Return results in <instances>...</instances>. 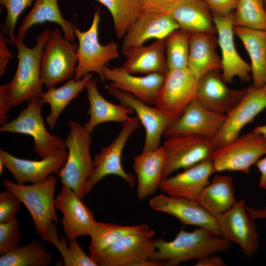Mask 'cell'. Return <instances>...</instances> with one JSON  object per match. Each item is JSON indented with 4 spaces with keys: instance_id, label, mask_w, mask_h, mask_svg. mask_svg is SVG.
I'll return each mask as SVG.
<instances>
[{
    "instance_id": "obj_1",
    "label": "cell",
    "mask_w": 266,
    "mask_h": 266,
    "mask_svg": "<svg viewBox=\"0 0 266 266\" xmlns=\"http://www.w3.org/2000/svg\"><path fill=\"white\" fill-rule=\"evenodd\" d=\"M152 241L156 248L153 261L162 262L167 266H178L182 262L225 252L233 243L200 227L191 232L181 228L171 241L160 238Z\"/></svg>"
},
{
    "instance_id": "obj_2",
    "label": "cell",
    "mask_w": 266,
    "mask_h": 266,
    "mask_svg": "<svg viewBox=\"0 0 266 266\" xmlns=\"http://www.w3.org/2000/svg\"><path fill=\"white\" fill-rule=\"evenodd\" d=\"M51 30L47 28L35 38L36 43L28 47L23 39L16 36L14 44L17 51V66L11 81L4 84L11 107L26 100L40 96L43 92L41 80L42 52Z\"/></svg>"
},
{
    "instance_id": "obj_3",
    "label": "cell",
    "mask_w": 266,
    "mask_h": 266,
    "mask_svg": "<svg viewBox=\"0 0 266 266\" xmlns=\"http://www.w3.org/2000/svg\"><path fill=\"white\" fill-rule=\"evenodd\" d=\"M66 125L69 132L65 141L68 156L57 175L63 186L72 190L83 200L85 183L94 169L90 154L92 136L77 122L69 120Z\"/></svg>"
},
{
    "instance_id": "obj_4",
    "label": "cell",
    "mask_w": 266,
    "mask_h": 266,
    "mask_svg": "<svg viewBox=\"0 0 266 266\" xmlns=\"http://www.w3.org/2000/svg\"><path fill=\"white\" fill-rule=\"evenodd\" d=\"M100 20V9H97L93 16L90 28L85 31L75 29V35L78 41L76 51L77 64L74 76L75 80H80L92 72L98 74L101 81L105 80L103 68L111 60L120 56L117 42L111 41L105 45L99 39V26Z\"/></svg>"
},
{
    "instance_id": "obj_5",
    "label": "cell",
    "mask_w": 266,
    "mask_h": 266,
    "mask_svg": "<svg viewBox=\"0 0 266 266\" xmlns=\"http://www.w3.org/2000/svg\"><path fill=\"white\" fill-rule=\"evenodd\" d=\"M57 183V178L51 175L42 182L30 185L7 179L2 182L5 189L16 195L26 207L40 236L47 233L52 222H58L54 199Z\"/></svg>"
},
{
    "instance_id": "obj_6",
    "label": "cell",
    "mask_w": 266,
    "mask_h": 266,
    "mask_svg": "<svg viewBox=\"0 0 266 266\" xmlns=\"http://www.w3.org/2000/svg\"><path fill=\"white\" fill-rule=\"evenodd\" d=\"M59 27L51 31L41 57V80L47 89L74 76L78 44L66 38Z\"/></svg>"
},
{
    "instance_id": "obj_7",
    "label": "cell",
    "mask_w": 266,
    "mask_h": 266,
    "mask_svg": "<svg viewBox=\"0 0 266 266\" xmlns=\"http://www.w3.org/2000/svg\"><path fill=\"white\" fill-rule=\"evenodd\" d=\"M155 231L126 235L98 253H90V258L99 266H160L155 262L156 248L151 238Z\"/></svg>"
},
{
    "instance_id": "obj_8",
    "label": "cell",
    "mask_w": 266,
    "mask_h": 266,
    "mask_svg": "<svg viewBox=\"0 0 266 266\" xmlns=\"http://www.w3.org/2000/svg\"><path fill=\"white\" fill-rule=\"evenodd\" d=\"M45 104L39 97L28 100L27 107L23 109L14 120L0 126L2 132L28 134L33 139V150L41 158L55 151L66 149L65 141L61 137L53 135L46 130L41 115Z\"/></svg>"
},
{
    "instance_id": "obj_9",
    "label": "cell",
    "mask_w": 266,
    "mask_h": 266,
    "mask_svg": "<svg viewBox=\"0 0 266 266\" xmlns=\"http://www.w3.org/2000/svg\"><path fill=\"white\" fill-rule=\"evenodd\" d=\"M140 125L137 116L131 117L123 123L121 130L112 141L102 147L99 153L94 155V169L91 176L85 183L84 188L85 196L92 191L97 183L109 175L121 177L133 188L134 176L124 169L122 164V155L130 136L140 127Z\"/></svg>"
},
{
    "instance_id": "obj_10",
    "label": "cell",
    "mask_w": 266,
    "mask_h": 266,
    "mask_svg": "<svg viewBox=\"0 0 266 266\" xmlns=\"http://www.w3.org/2000/svg\"><path fill=\"white\" fill-rule=\"evenodd\" d=\"M163 146L166 158L162 179L179 169L211 160L217 148L213 138L197 135L171 136L166 138Z\"/></svg>"
},
{
    "instance_id": "obj_11",
    "label": "cell",
    "mask_w": 266,
    "mask_h": 266,
    "mask_svg": "<svg viewBox=\"0 0 266 266\" xmlns=\"http://www.w3.org/2000/svg\"><path fill=\"white\" fill-rule=\"evenodd\" d=\"M266 155V140L253 131L217 147L211 160L216 172L239 171L248 174L251 166Z\"/></svg>"
},
{
    "instance_id": "obj_12",
    "label": "cell",
    "mask_w": 266,
    "mask_h": 266,
    "mask_svg": "<svg viewBox=\"0 0 266 266\" xmlns=\"http://www.w3.org/2000/svg\"><path fill=\"white\" fill-rule=\"evenodd\" d=\"M198 79L188 68L168 70L155 106L176 119L195 99Z\"/></svg>"
},
{
    "instance_id": "obj_13",
    "label": "cell",
    "mask_w": 266,
    "mask_h": 266,
    "mask_svg": "<svg viewBox=\"0 0 266 266\" xmlns=\"http://www.w3.org/2000/svg\"><path fill=\"white\" fill-rule=\"evenodd\" d=\"M221 236L236 243L247 258L252 257L259 247L260 233L248 213L244 200L236 201L228 211L216 218Z\"/></svg>"
},
{
    "instance_id": "obj_14",
    "label": "cell",
    "mask_w": 266,
    "mask_h": 266,
    "mask_svg": "<svg viewBox=\"0 0 266 266\" xmlns=\"http://www.w3.org/2000/svg\"><path fill=\"white\" fill-rule=\"evenodd\" d=\"M108 92L120 103L132 108L145 131L142 152L159 147L161 137L166 128L176 119L166 114L156 106L152 107L133 95L109 85H104Z\"/></svg>"
},
{
    "instance_id": "obj_15",
    "label": "cell",
    "mask_w": 266,
    "mask_h": 266,
    "mask_svg": "<svg viewBox=\"0 0 266 266\" xmlns=\"http://www.w3.org/2000/svg\"><path fill=\"white\" fill-rule=\"evenodd\" d=\"M226 116L206 108L194 99L166 128L163 136L167 138L173 135H197L213 138L222 128Z\"/></svg>"
},
{
    "instance_id": "obj_16",
    "label": "cell",
    "mask_w": 266,
    "mask_h": 266,
    "mask_svg": "<svg viewBox=\"0 0 266 266\" xmlns=\"http://www.w3.org/2000/svg\"><path fill=\"white\" fill-rule=\"evenodd\" d=\"M149 205L174 216L184 225L202 228L221 236L216 218L196 200L160 194L150 199Z\"/></svg>"
},
{
    "instance_id": "obj_17",
    "label": "cell",
    "mask_w": 266,
    "mask_h": 266,
    "mask_svg": "<svg viewBox=\"0 0 266 266\" xmlns=\"http://www.w3.org/2000/svg\"><path fill=\"white\" fill-rule=\"evenodd\" d=\"M226 83L219 70L207 72L198 80L195 99L206 108L227 115L242 100L248 87L232 89Z\"/></svg>"
},
{
    "instance_id": "obj_18",
    "label": "cell",
    "mask_w": 266,
    "mask_h": 266,
    "mask_svg": "<svg viewBox=\"0 0 266 266\" xmlns=\"http://www.w3.org/2000/svg\"><path fill=\"white\" fill-rule=\"evenodd\" d=\"M67 156L66 149H62L41 160H30L16 157L0 149V158L19 184L40 182L48 178L51 173L57 174L66 164Z\"/></svg>"
},
{
    "instance_id": "obj_19",
    "label": "cell",
    "mask_w": 266,
    "mask_h": 266,
    "mask_svg": "<svg viewBox=\"0 0 266 266\" xmlns=\"http://www.w3.org/2000/svg\"><path fill=\"white\" fill-rule=\"evenodd\" d=\"M266 108V94L253 86L242 100L227 115L218 134L213 138L217 147L227 145L239 136L242 129Z\"/></svg>"
},
{
    "instance_id": "obj_20",
    "label": "cell",
    "mask_w": 266,
    "mask_h": 266,
    "mask_svg": "<svg viewBox=\"0 0 266 266\" xmlns=\"http://www.w3.org/2000/svg\"><path fill=\"white\" fill-rule=\"evenodd\" d=\"M233 13L225 17L212 15L222 54V75L226 82L235 77L246 82L251 79V67L238 54L234 45Z\"/></svg>"
},
{
    "instance_id": "obj_21",
    "label": "cell",
    "mask_w": 266,
    "mask_h": 266,
    "mask_svg": "<svg viewBox=\"0 0 266 266\" xmlns=\"http://www.w3.org/2000/svg\"><path fill=\"white\" fill-rule=\"evenodd\" d=\"M55 206L63 213L64 231L68 239L89 235L96 221L94 215L72 190L62 186L55 199Z\"/></svg>"
},
{
    "instance_id": "obj_22",
    "label": "cell",
    "mask_w": 266,
    "mask_h": 266,
    "mask_svg": "<svg viewBox=\"0 0 266 266\" xmlns=\"http://www.w3.org/2000/svg\"><path fill=\"white\" fill-rule=\"evenodd\" d=\"M103 72L105 80L111 81L109 85L129 93L149 105L155 104L166 77L165 74L157 73L134 76L122 66L109 68L105 66Z\"/></svg>"
},
{
    "instance_id": "obj_23",
    "label": "cell",
    "mask_w": 266,
    "mask_h": 266,
    "mask_svg": "<svg viewBox=\"0 0 266 266\" xmlns=\"http://www.w3.org/2000/svg\"><path fill=\"white\" fill-rule=\"evenodd\" d=\"M216 172L211 160H207L176 175L163 179L159 189L167 195L196 200Z\"/></svg>"
},
{
    "instance_id": "obj_24",
    "label": "cell",
    "mask_w": 266,
    "mask_h": 266,
    "mask_svg": "<svg viewBox=\"0 0 266 266\" xmlns=\"http://www.w3.org/2000/svg\"><path fill=\"white\" fill-rule=\"evenodd\" d=\"M178 29L170 13H142L123 38L122 49L143 45L150 39H165Z\"/></svg>"
},
{
    "instance_id": "obj_25",
    "label": "cell",
    "mask_w": 266,
    "mask_h": 266,
    "mask_svg": "<svg viewBox=\"0 0 266 266\" xmlns=\"http://www.w3.org/2000/svg\"><path fill=\"white\" fill-rule=\"evenodd\" d=\"M121 53L126 58L122 67L131 74L157 73L166 75L168 71L165 39H157L147 46L122 49Z\"/></svg>"
},
{
    "instance_id": "obj_26",
    "label": "cell",
    "mask_w": 266,
    "mask_h": 266,
    "mask_svg": "<svg viewBox=\"0 0 266 266\" xmlns=\"http://www.w3.org/2000/svg\"><path fill=\"white\" fill-rule=\"evenodd\" d=\"M87 98L89 103L88 121L83 125L85 130L92 133L100 124L116 122L122 124L131 118L134 110L122 104H113L104 99L100 93L97 81L91 79L86 86Z\"/></svg>"
},
{
    "instance_id": "obj_27",
    "label": "cell",
    "mask_w": 266,
    "mask_h": 266,
    "mask_svg": "<svg viewBox=\"0 0 266 266\" xmlns=\"http://www.w3.org/2000/svg\"><path fill=\"white\" fill-rule=\"evenodd\" d=\"M166 154L163 145L154 150L141 152L133 159V167L137 177V198L143 200L159 188Z\"/></svg>"
},
{
    "instance_id": "obj_28",
    "label": "cell",
    "mask_w": 266,
    "mask_h": 266,
    "mask_svg": "<svg viewBox=\"0 0 266 266\" xmlns=\"http://www.w3.org/2000/svg\"><path fill=\"white\" fill-rule=\"evenodd\" d=\"M170 14L179 28L190 34H217L212 14L203 0H176Z\"/></svg>"
},
{
    "instance_id": "obj_29",
    "label": "cell",
    "mask_w": 266,
    "mask_h": 266,
    "mask_svg": "<svg viewBox=\"0 0 266 266\" xmlns=\"http://www.w3.org/2000/svg\"><path fill=\"white\" fill-rule=\"evenodd\" d=\"M218 44L216 35L205 33L190 34L188 68L199 80L213 70H222L221 58L216 48Z\"/></svg>"
},
{
    "instance_id": "obj_30",
    "label": "cell",
    "mask_w": 266,
    "mask_h": 266,
    "mask_svg": "<svg viewBox=\"0 0 266 266\" xmlns=\"http://www.w3.org/2000/svg\"><path fill=\"white\" fill-rule=\"evenodd\" d=\"M45 22H52L60 26L64 37L75 42L76 26L62 15L58 0H35L33 7L24 17L18 29L17 36L24 39L27 32L33 26Z\"/></svg>"
},
{
    "instance_id": "obj_31",
    "label": "cell",
    "mask_w": 266,
    "mask_h": 266,
    "mask_svg": "<svg viewBox=\"0 0 266 266\" xmlns=\"http://www.w3.org/2000/svg\"><path fill=\"white\" fill-rule=\"evenodd\" d=\"M233 32L249 54L253 86L262 89L266 84V31L233 26Z\"/></svg>"
},
{
    "instance_id": "obj_32",
    "label": "cell",
    "mask_w": 266,
    "mask_h": 266,
    "mask_svg": "<svg viewBox=\"0 0 266 266\" xmlns=\"http://www.w3.org/2000/svg\"><path fill=\"white\" fill-rule=\"evenodd\" d=\"M216 218L230 209L236 203L233 178L228 175H215L196 200Z\"/></svg>"
},
{
    "instance_id": "obj_33",
    "label": "cell",
    "mask_w": 266,
    "mask_h": 266,
    "mask_svg": "<svg viewBox=\"0 0 266 266\" xmlns=\"http://www.w3.org/2000/svg\"><path fill=\"white\" fill-rule=\"evenodd\" d=\"M92 77V73H89L80 80L71 78L60 87L48 89L40 95L44 103H48L50 106V113L46 122L51 130L54 129L66 105L86 88V84Z\"/></svg>"
},
{
    "instance_id": "obj_34",
    "label": "cell",
    "mask_w": 266,
    "mask_h": 266,
    "mask_svg": "<svg viewBox=\"0 0 266 266\" xmlns=\"http://www.w3.org/2000/svg\"><path fill=\"white\" fill-rule=\"evenodd\" d=\"M154 231L146 224L136 225H118L96 221L90 231V253H98L131 234L147 233Z\"/></svg>"
},
{
    "instance_id": "obj_35",
    "label": "cell",
    "mask_w": 266,
    "mask_h": 266,
    "mask_svg": "<svg viewBox=\"0 0 266 266\" xmlns=\"http://www.w3.org/2000/svg\"><path fill=\"white\" fill-rule=\"evenodd\" d=\"M52 257L37 239L0 257V266H48Z\"/></svg>"
},
{
    "instance_id": "obj_36",
    "label": "cell",
    "mask_w": 266,
    "mask_h": 266,
    "mask_svg": "<svg viewBox=\"0 0 266 266\" xmlns=\"http://www.w3.org/2000/svg\"><path fill=\"white\" fill-rule=\"evenodd\" d=\"M110 12L117 38H123L128 29L142 13L140 0H96Z\"/></svg>"
},
{
    "instance_id": "obj_37",
    "label": "cell",
    "mask_w": 266,
    "mask_h": 266,
    "mask_svg": "<svg viewBox=\"0 0 266 266\" xmlns=\"http://www.w3.org/2000/svg\"><path fill=\"white\" fill-rule=\"evenodd\" d=\"M44 241L53 244L60 253L65 266H98L81 248L76 238L68 239L60 237L55 222H52L47 233L41 236Z\"/></svg>"
},
{
    "instance_id": "obj_38",
    "label": "cell",
    "mask_w": 266,
    "mask_h": 266,
    "mask_svg": "<svg viewBox=\"0 0 266 266\" xmlns=\"http://www.w3.org/2000/svg\"><path fill=\"white\" fill-rule=\"evenodd\" d=\"M234 27L266 31V10L264 0H238L233 13Z\"/></svg>"
},
{
    "instance_id": "obj_39",
    "label": "cell",
    "mask_w": 266,
    "mask_h": 266,
    "mask_svg": "<svg viewBox=\"0 0 266 266\" xmlns=\"http://www.w3.org/2000/svg\"><path fill=\"white\" fill-rule=\"evenodd\" d=\"M190 37V33L178 29L165 38L168 70L188 67Z\"/></svg>"
},
{
    "instance_id": "obj_40",
    "label": "cell",
    "mask_w": 266,
    "mask_h": 266,
    "mask_svg": "<svg viewBox=\"0 0 266 266\" xmlns=\"http://www.w3.org/2000/svg\"><path fill=\"white\" fill-rule=\"evenodd\" d=\"M35 0H0V3L6 9V15L2 32L12 44L14 43L15 30L20 15Z\"/></svg>"
},
{
    "instance_id": "obj_41",
    "label": "cell",
    "mask_w": 266,
    "mask_h": 266,
    "mask_svg": "<svg viewBox=\"0 0 266 266\" xmlns=\"http://www.w3.org/2000/svg\"><path fill=\"white\" fill-rule=\"evenodd\" d=\"M21 239L19 221L16 217L0 223V254L6 253L18 247Z\"/></svg>"
},
{
    "instance_id": "obj_42",
    "label": "cell",
    "mask_w": 266,
    "mask_h": 266,
    "mask_svg": "<svg viewBox=\"0 0 266 266\" xmlns=\"http://www.w3.org/2000/svg\"><path fill=\"white\" fill-rule=\"evenodd\" d=\"M21 201L11 191L6 190L0 193V223H5L16 217Z\"/></svg>"
},
{
    "instance_id": "obj_43",
    "label": "cell",
    "mask_w": 266,
    "mask_h": 266,
    "mask_svg": "<svg viewBox=\"0 0 266 266\" xmlns=\"http://www.w3.org/2000/svg\"><path fill=\"white\" fill-rule=\"evenodd\" d=\"M238 0H203L212 15L225 17L235 10Z\"/></svg>"
},
{
    "instance_id": "obj_44",
    "label": "cell",
    "mask_w": 266,
    "mask_h": 266,
    "mask_svg": "<svg viewBox=\"0 0 266 266\" xmlns=\"http://www.w3.org/2000/svg\"><path fill=\"white\" fill-rule=\"evenodd\" d=\"M142 13H170L176 0H140Z\"/></svg>"
},
{
    "instance_id": "obj_45",
    "label": "cell",
    "mask_w": 266,
    "mask_h": 266,
    "mask_svg": "<svg viewBox=\"0 0 266 266\" xmlns=\"http://www.w3.org/2000/svg\"><path fill=\"white\" fill-rule=\"evenodd\" d=\"M10 42L2 32L0 33V76L5 73L8 65L13 56L8 49V44Z\"/></svg>"
},
{
    "instance_id": "obj_46",
    "label": "cell",
    "mask_w": 266,
    "mask_h": 266,
    "mask_svg": "<svg viewBox=\"0 0 266 266\" xmlns=\"http://www.w3.org/2000/svg\"><path fill=\"white\" fill-rule=\"evenodd\" d=\"M11 107L4 85L0 86V125L2 126L7 122L8 111Z\"/></svg>"
},
{
    "instance_id": "obj_47",
    "label": "cell",
    "mask_w": 266,
    "mask_h": 266,
    "mask_svg": "<svg viewBox=\"0 0 266 266\" xmlns=\"http://www.w3.org/2000/svg\"><path fill=\"white\" fill-rule=\"evenodd\" d=\"M227 264L220 256L211 254L197 260L196 266H225Z\"/></svg>"
},
{
    "instance_id": "obj_48",
    "label": "cell",
    "mask_w": 266,
    "mask_h": 266,
    "mask_svg": "<svg viewBox=\"0 0 266 266\" xmlns=\"http://www.w3.org/2000/svg\"><path fill=\"white\" fill-rule=\"evenodd\" d=\"M256 165L260 173L259 186L261 189L266 190V155L261 158Z\"/></svg>"
},
{
    "instance_id": "obj_49",
    "label": "cell",
    "mask_w": 266,
    "mask_h": 266,
    "mask_svg": "<svg viewBox=\"0 0 266 266\" xmlns=\"http://www.w3.org/2000/svg\"><path fill=\"white\" fill-rule=\"evenodd\" d=\"M246 208L250 216L254 220L260 219H266V206L255 208L246 206Z\"/></svg>"
},
{
    "instance_id": "obj_50",
    "label": "cell",
    "mask_w": 266,
    "mask_h": 266,
    "mask_svg": "<svg viewBox=\"0 0 266 266\" xmlns=\"http://www.w3.org/2000/svg\"><path fill=\"white\" fill-rule=\"evenodd\" d=\"M253 131L261 134L266 140V124L255 127Z\"/></svg>"
},
{
    "instance_id": "obj_51",
    "label": "cell",
    "mask_w": 266,
    "mask_h": 266,
    "mask_svg": "<svg viewBox=\"0 0 266 266\" xmlns=\"http://www.w3.org/2000/svg\"><path fill=\"white\" fill-rule=\"evenodd\" d=\"M5 166V164L1 158H0V174L1 175L3 171V168Z\"/></svg>"
},
{
    "instance_id": "obj_52",
    "label": "cell",
    "mask_w": 266,
    "mask_h": 266,
    "mask_svg": "<svg viewBox=\"0 0 266 266\" xmlns=\"http://www.w3.org/2000/svg\"><path fill=\"white\" fill-rule=\"evenodd\" d=\"M263 90L264 91L265 93L266 94V84L264 86V87L263 88Z\"/></svg>"
},
{
    "instance_id": "obj_53",
    "label": "cell",
    "mask_w": 266,
    "mask_h": 266,
    "mask_svg": "<svg viewBox=\"0 0 266 266\" xmlns=\"http://www.w3.org/2000/svg\"><path fill=\"white\" fill-rule=\"evenodd\" d=\"M265 6H266V0H264Z\"/></svg>"
},
{
    "instance_id": "obj_54",
    "label": "cell",
    "mask_w": 266,
    "mask_h": 266,
    "mask_svg": "<svg viewBox=\"0 0 266 266\" xmlns=\"http://www.w3.org/2000/svg\"></svg>"
}]
</instances>
